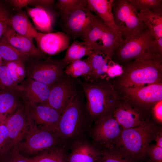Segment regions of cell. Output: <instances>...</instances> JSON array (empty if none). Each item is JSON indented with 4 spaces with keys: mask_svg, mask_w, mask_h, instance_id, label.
Returning a JSON list of instances; mask_svg holds the SVG:
<instances>
[{
    "mask_svg": "<svg viewBox=\"0 0 162 162\" xmlns=\"http://www.w3.org/2000/svg\"><path fill=\"white\" fill-rule=\"evenodd\" d=\"M162 57L151 49L129 62L122 69L118 86L136 87L162 82Z\"/></svg>",
    "mask_w": 162,
    "mask_h": 162,
    "instance_id": "obj_1",
    "label": "cell"
},
{
    "mask_svg": "<svg viewBox=\"0 0 162 162\" xmlns=\"http://www.w3.org/2000/svg\"><path fill=\"white\" fill-rule=\"evenodd\" d=\"M82 85L91 117L96 119L112 111L120 99L114 86L107 80L86 81Z\"/></svg>",
    "mask_w": 162,
    "mask_h": 162,
    "instance_id": "obj_2",
    "label": "cell"
},
{
    "mask_svg": "<svg viewBox=\"0 0 162 162\" xmlns=\"http://www.w3.org/2000/svg\"><path fill=\"white\" fill-rule=\"evenodd\" d=\"M159 130L149 120L141 125L124 129L116 147L137 162L146 155L148 146Z\"/></svg>",
    "mask_w": 162,
    "mask_h": 162,
    "instance_id": "obj_3",
    "label": "cell"
},
{
    "mask_svg": "<svg viewBox=\"0 0 162 162\" xmlns=\"http://www.w3.org/2000/svg\"><path fill=\"white\" fill-rule=\"evenodd\" d=\"M88 21L81 39L93 51L103 52L112 58L120 44L114 32L98 16L87 10Z\"/></svg>",
    "mask_w": 162,
    "mask_h": 162,
    "instance_id": "obj_4",
    "label": "cell"
},
{
    "mask_svg": "<svg viewBox=\"0 0 162 162\" xmlns=\"http://www.w3.org/2000/svg\"><path fill=\"white\" fill-rule=\"evenodd\" d=\"M112 10L121 43L146 28L139 16L138 11L128 0H114Z\"/></svg>",
    "mask_w": 162,
    "mask_h": 162,
    "instance_id": "obj_5",
    "label": "cell"
},
{
    "mask_svg": "<svg viewBox=\"0 0 162 162\" xmlns=\"http://www.w3.org/2000/svg\"><path fill=\"white\" fill-rule=\"evenodd\" d=\"M32 59L25 64L26 77L49 85L58 81L64 76V70L68 64L63 59L46 58Z\"/></svg>",
    "mask_w": 162,
    "mask_h": 162,
    "instance_id": "obj_6",
    "label": "cell"
},
{
    "mask_svg": "<svg viewBox=\"0 0 162 162\" xmlns=\"http://www.w3.org/2000/svg\"><path fill=\"white\" fill-rule=\"evenodd\" d=\"M84 125L83 110L77 95L62 114L56 134L64 143L74 141L79 138Z\"/></svg>",
    "mask_w": 162,
    "mask_h": 162,
    "instance_id": "obj_7",
    "label": "cell"
},
{
    "mask_svg": "<svg viewBox=\"0 0 162 162\" xmlns=\"http://www.w3.org/2000/svg\"><path fill=\"white\" fill-rule=\"evenodd\" d=\"M123 130L112 112L95 119L91 132L92 143L99 150L116 147Z\"/></svg>",
    "mask_w": 162,
    "mask_h": 162,
    "instance_id": "obj_8",
    "label": "cell"
},
{
    "mask_svg": "<svg viewBox=\"0 0 162 162\" xmlns=\"http://www.w3.org/2000/svg\"><path fill=\"white\" fill-rule=\"evenodd\" d=\"M24 110L28 121L41 129L56 133L61 114L50 106L25 103Z\"/></svg>",
    "mask_w": 162,
    "mask_h": 162,
    "instance_id": "obj_9",
    "label": "cell"
},
{
    "mask_svg": "<svg viewBox=\"0 0 162 162\" xmlns=\"http://www.w3.org/2000/svg\"><path fill=\"white\" fill-rule=\"evenodd\" d=\"M154 38L145 28L141 32L121 44L117 50L119 59L126 62L139 57L152 49Z\"/></svg>",
    "mask_w": 162,
    "mask_h": 162,
    "instance_id": "obj_10",
    "label": "cell"
},
{
    "mask_svg": "<svg viewBox=\"0 0 162 162\" xmlns=\"http://www.w3.org/2000/svg\"><path fill=\"white\" fill-rule=\"evenodd\" d=\"M145 110L123 98H120L112 113L124 129L141 125L149 120Z\"/></svg>",
    "mask_w": 162,
    "mask_h": 162,
    "instance_id": "obj_11",
    "label": "cell"
},
{
    "mask_svg": "<svg viewBox=\"0 0 162 162\" xmlns=\"http://www.w3.org/2000/svg\"><path fill=\"white\" fill-rule=\"evenodd\" d=\"M121 89L123 98L146 110L162 100V82Z\"/></svg>",
    "mask_w": 162,
    "mask_h": 162,
    "instance_id": "obj_12",
    "label": "cell"
},
{
    "mask_svg": "<svg viewBox=\"0 0 162 162\" xmlns=\"http://www.w3.org/2000/svg\"><path fill=\"white\" fill-rule=\"evenodd\" d=\"M29 123V128L25 136V141L19 145V150L33 154L53 148L58 139L56 133L39 128Z\"/></svg>",
    "mask_w": 162,
    "mask_h": 162,
    "instance_id": "obj_13",
    "label": "cell"
},
{
    "mask_svg": "<svg viewBox=\"0 0 162 162\" xmlns=\"http://www.w3.org/2000/svg\"><path fill=\"white\" fill-rule=\"evenodd\" d=\"M77 95L76 86L71 80L64 76L51 86L47 105L61 114Z\"/></svg>",
    "mask_w": 162,
    "mask_h": 162,
    "instance_id": "obj_14",
    "label": "cell"
},
{
    "mask_svg": "<svg viewBox=\"0 0 162 162\" xmlns=\"http://www.w3.org/2000/svg\"><path fill=\"white\" fill-rule=\"evenodd\" d=\"M87 10L79 8L58 13L61 28L69 38H82L88 21Z\"/></svg>",
    "mask_w": 162,
    "mask_h": 162,
    "instance_id": "obj_15",
    "label": "cell"
},
{
    "mask_svg": "<svg viewBox=\"0 0 162 162\" xmlns=\"http://www.w3.org/2000/svg\"><path fill=\"white\" fill-rule=\"evenodd\" d=\"M11 149L18 148L29 128V123L24 106H20L4 122Z\"/></svg>",
    "mask_w": 162,
    "mask_h": 162,
    "instance_id": "obj_16",
    "label": "cell"
},
{
    "mask_svg": "<svg viewBox=\"0 0 162 162\" xmlns=\"http://www.w3.org/2000/svg\"><path fill=\"white\" fill-rule=\"evenodd\" d=\"M38 48L49 56L57 55L69 46V38L63 32L44 33L38 32L34 39Z\"/></svg>",
    "mask_w": 162,
    "mask_h": 162,
    "instance_id": "obj_17",
    "label": "cell"
},
{
    "mask_svg": "<svg viewBox=\"0 0 162 162\" xmlns=\"http://www.w3.org/2000/svg\"><path fill=\"white\" fill-rule=\"evenodd\" d=\"M19 85L25 103L47 105L51 86L26 78Z\"/></svg>",
    "mask_w": 162,
    "mask_h": 162,
    "instance_id": "obj_18",
    "label": "cell"
},
{
    "mask_svg": "<svg viewBox=\"0 0 162 162\" xmlns=\"http://www.w3.org/2000/svg\"><path fill=\"white\" fill-rule=\"evenodd\" d=\"M99 150L88 140L78 138L73 141L67 162H99Z\"/></svg>",
    "mask_w": 162,
    "mask_h": 162,
    "instance_id": "obj_19",
    "label": "cell"
},
{
    "mask_svg": "<svg viewBox=\"0 0 162 162\" xmlns=\"http://www.w3.org/2000/svg\"><path fill=\"white\" fill-rule=\"evenodd\" d=\"M2 38L11 45L32 58H46V55L35 46L33 41L17 33L8 25Z\"/></svg>",
    "mask_w": 162,
    "mask_h": 162,
    "instance_id": "obj_20",
    "label": "cell"
},
{
    "mask_svg": "<svg viewBox=\"0 0 162 162\" xmlns=\"http://www.w3.org/2000/svg\"><path fill=\"white\" fill-rule=\"evenodd\" d=\"M25 8L36 30L44 33L52 32L56 15L51 8L40 5Z\"/></svg>",
    "mask_w": 162,
    "mask_h": 162,
    "instance_id": "obj_21",
    "label": "cell"
},
{
    "mask_svg": "<svg viewBox=\"0 0 162 162\" xmlns=\"http://www.w3.org/2000/svg\"><path fill=\"white\" fill-rule=\"evenodd\" d=\"M88 10L95 13L103 22L116 34L119 42L122 41L116 26L112 13L113 0H87Z\"/></svg>",
    "mask_w": 162,
    "mask_h": 162,
    "instance_id": "obj_22",
    "label": "cell"
},
{
    "mask_svg": "<svg viewBox=\"0 0 162 162\" xmlns=\"http://www.w3.org/2000/svg\"><path fill=\"white\" fill-rule=\"evenodd\" d=\"M27 12L22 10L11 16L8 25L19 34L33 41L38 32L30 21Z\"/></svg>",
    "mask_w": 162,
    "mask_h": 162,
    "instance_id": "obj_23",
    "label": "cell"
},
{
    "mask_svg": "<svg viewBox=\"0 0 162 162\" xmlns=\"http://www.w3.org/2000/svg\"><path fill=\"white\" fill-rule=\"evenodd\" d=\"M92 69L90 81L102 80L106 78V74L111 63L112 58L103 52L93 51L88 57Z\"/></svg>",
    "mask_w": 162,
    "mask_h": 162,
    "instance_id": "obj_24",
    "label": "cell"
},
{
    "mask_svg": "<svg viewBox=\"0 0 162 162\" xmlns=\"http://www.w3.org/2000/svg\"><path fill=\"white\" fill-rule=\"evenodd\" d=\"M3 90L0 93V124L16 111L19 104L18 91Z\"/></svg>",
    "mask_w": 162,
    "mask_h": 162,
    "instance_id": "obj_25",
    "label": "cell"
},
{
    "mask_svg": "<svg viewBox=\"0 0 162 162\" xmlns=\"http://www.w3.org/2000/svg\"><path fill=\"white\" fill-rule=\"evenodd\" d=\"M138 15L155 39L162 37V13L144 10L138 12Z\"/></svg>",
    "mask_w": 162,
    "mask_h": 162,
    "instance_id": "obj_26",
    "label": "cell"
},
{
    "mask_svg": "<svg viewBox=\"0 0 162 162\" xmlns=\"http://www.w3.org/2000/svg\"><path fill=\"white\" fill-rule=\"evenodd\" d=\"M64 72L70 77L83 76L86 81H90L92 69L90 62L87 58L76 60L68 64L65 68Z\"/></svg>",
    "mask_w": 162,
    "mask_h": 162,
    "instance_id": "obj_27",
    "label": "cell"
},
{
    "mask_svg": "<svg viewBox=\"0 0 162 162\" xmlns=\"http://www.w3.org/2000/svg\"><path fill=\"white\" fill-rule=\"evenodd\" d=\"M92 52V48L86 43L75 41L67 49L63 59L68 65L84 56H89Z\"/></svg>",
    "mask_w": 162,
    "mask_h": 162,
    "instance_id": "obj_28",
    "label": "cell"
},
{
    "mask_svg": "<svg viewBox=\"0 0 162 162\" xmlns=\"http://www.w3.org/2000/svg\"><path fill=\"white\" fill-rule=\"evenodd\" d=\"M0 56L6 62L21 60L26 62L32 59L11 45L2 38L0 40Z\"/></svg>",
    "mask_w": 162,
    "mask_h": 162,
    "instance_id": "obj_29",
    "label": "cell"
},
{
    "mask_svg": "<svg viewBox=\"0 0 162 162\" xmlns=\"http://www.w3.org/2000/svg\"><path fill=\"white\" fill-rule=\"evenodd\" d=\"M67 158L64 148L60 147L45 151L31 159L32 162H67Z\"/></svg>",
    "mask_w": 162,
    "mask_h": 162,
    "instance_id": "obj_30",
    "label": "cell"
},
{
    "mask_svg": "<svg viewBox=\"0 0 162 162\" xmlns=\"http://www.w3.org/2000/svg\"><path fill=\"white\" fill-rule=\"evenodd\" d=\"M99 151V162H137L117 147Z\"/></svg>",
    "mask_w": 162,
    "mask_h": 162,
    "instance_id": "obj_31",
    "label": "cell"
},
{
    "mask_svg": "<svg viewBox=\"0 0 162 162\" xmlns=\"http://www.w3.org/2000/svg\"><path fill=\"white\" fill-rule=\"evenodd\" d=\"M3 64L8 68L14 82L19 85L26 77L25 62L21 60L4 61Z\"/></svg>",
    "mask_w": 162,
    "mask_h": 162,
    "instance_id": "obj_32",
    "label": "cell"
},
{
    "mask_svg": "<svg viewBox=\"0 0 162 162\" xmlns=\"http://www.w3.org/2000/svg\"><path fill=\"white\" fill-rule=\"evenodd\" d=\"M138 11L149 10L162 13V0H128Z\"/></svg>",
    "mask_w": 162,
    "mask_h": 162,
    "instance_id": "obj_33",
    "label": "cell"
},
{
    "mask_svg": "<svg viewBox=\"0 0 162 162\" xmlns=\"http://www.w3.org/2000/svg\"><path fill=\"white\" fill-rule=\"evenodd\" d=\"M0 88L19 92V85L14 82L8 68L3 64L0 67Z\"/></svg>",
    "mask_w": 162,
    "mask_h": 162,
    "instance_id": "obj_34",
    "label": "cell"
},
{
    "mask_svg": "<svg viewBox=\"0 0 162 162\" xmlns=\"http://www.w3.org/2000/svg\"><path fill=\"white\" fill-rule=\"evenodd\" d=\"M56 7L58 13L79 8L88 10L87 0H58Z\"/></svg>",
    "mask_w": 162,
    "mask_h": 162,
    "instance_id": "obj_35",
    "label": "cell"
},
{
    "mask_svg": "<svg viewBox=\"0 0 162 162\" xmlns=\"http://www.w3.org/2000/svg\"><path fill=\"white\" fill-rule=\"evenodd\" d=\"M8 131L4 123L0 124V154L5 155L11 150Z\"/></svg>",
    "mask_w": 162,
    "mask_h": 162,
    "instance_id": "obj_36",
    "label": "cell"
},
{
    "mask_svg": "<svg viewBox=\"0 0 162 162\" xmlns=\"http://www.w3.org/2000/svg\"><path fill=\"white\" fill-rule=\"evenodd\" d=\"M146 154L151 162H162V147L155 144H150L147 149Z\"/></svg>",
    "mask_w": 162,
    "mask_h": 162,
    "instance_id": "obj_37",
    "label": "cell"
},
{
    "mask_svg": "<svg viewBox=\"0 0 162 162\" xmlns=\"http://www.w3.org/2000/svg\"><path fill=\"white\" fill-rule=\"evenodd\" d=\"M18 148L12 149L5 155L7 156L4 162H32L31 158L22 155L19 152Z\"/></svg>",
    "mask_w": 162,
    "mask_h": 162,
    "instance_id": "obj_38",
    "label": "cell"
},
{
    "mask_svg": "<svg viewBox=\"0 0 162 162\" xmlns=\"http://www.w3.org/2000/svg\"><path fill=\"white\" fill-rule=\"evenodd\" d=\"M10 16L7 8L0 4V40L8 25V20Z\"/></svg>",
    "mask_w": 162,
    "mask_h": 162,
    "instance_id": "obj_39",
    "label": "cell"
},
{
    "mask_svg": "<svg viewBox=\"0 0 162 162\" xmlns=\"http://www.w3.org/2000/svg\"><path fill=\"white\" fill-rule=\"evenodd\" d=\"M15 9L19 11L21 10L24 7L28 5H39L40 0H7Z\"/></svg>",
    "mask_w": 162,
    "mask_h": 162,
    "instance_id": "obj_40",
    "label": "cell"
},
{
    "mask_svg": "<svg viewBox=\"0 0 162 162\" xmlns=\"http://www.w3.org/2000/svg\"><path fill=\"white\" fill-rule=\"evenodd\" d=\"M154 117L157 121L162 122V100L155 104L152 107Z\"/></svg>",
    "mask_w": 162,
    "mask_h": 162,
    "instance_id": "obj_41",
    "label": "cell"
},
{
    "mask_svg": "<svg viewBox=\"0 0 162 162\" xmlns=\"http://www.w3.org/2000/svg\"><path fill=\"white\" fill-rule=\"evenodd\" d=\"M156 146L162 147V132L160 130L156 134L154 139Z\"/></svg>",
    "mask_w": 162,
    "mask_h": 162,
    "instance_id": "obj_42",
    "label": "cell"
},
{
    "mask_svg": "<svg viewBox=\"0 0 162 162\" xmlns=\"http://www.w3.org/2000/svg\"><path fill=\"white\" fill-rule=\"evenodd\" d=\"M4 61L2 57L0 56V67L3 64Z\"/></svg>",
    "mask_w": 162,
    "mask_h": 162,
    "instance_id": "obj_43",
    "label": "cell"
}]
</instances>
